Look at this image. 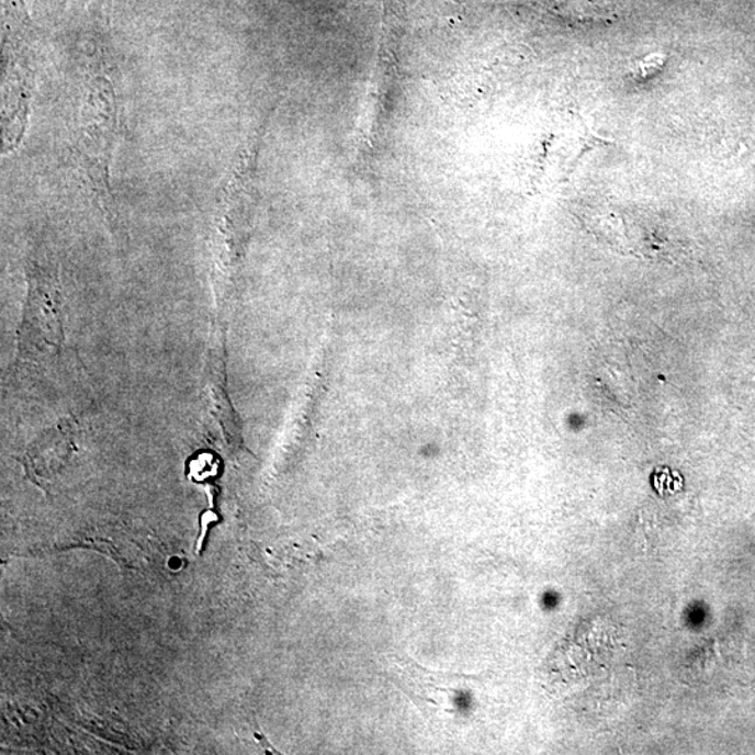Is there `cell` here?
Listing matches in <instances>:
<instances>
[{
    "instance_id": "obj_1",
    "label": "cell",
    "mask_w": 755,
    "mask_h": 755,
    "mask_svg": "<svg viewBox=\"0 0 755 755\" xmlns=\"http://www.w3.org/2000/svg\"><path fill=\"white\" fill-rule=\"evenodd\" d=\"M83 106L71 151L101 205L109 207L112 203L110 167L120 139L119 95L111 81L95 76L89 83Z\"/></svg>"
},
{
    "instance_id": "obj_2",
    "label": "cell",
    "mask_w": 755,
    "mask_h": 755,
    "mask_svg": "<svg viewBox=\"0 0 755 755\" xmlns=\"http://www.w3.org/2000/svg\"><path fill=\"white\" fill-rule=\"evenodd\" d=\"M71 438L64 430L49 432L48 436L40 438L38 442L32 448L27 458V466L34 469L40 476H47L55 469L63 466L69 455Z\"/></svg>"
}]
</instances>
